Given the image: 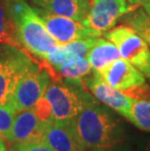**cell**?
I'll return each instance as SVG.
<instances>
[{
  "mask_svg": "<svg viewBox=\"0 0 150 151\" xmlns=\"http://www.w3.org/2000/svg\"><path fill=\"white\" fill-rule=\"evenodd\" d=\"M43 140L54 151H85L73 131L71 121L53 119L46 123Z\"/></svg>",
  "mask_w": 150,
  "mask_h": 151,
  "instance_id": "cell-10",
  "label": "cell"
},
{
  "mask_svg": "<svg viewBox=\"0 0 150 151\" xmlns=\"http://www.w3.org/2000/svg\"><path fill=\"white\" fill-rule=\"evenodd\" d=\"M121 58L119 50L111 41L98 38L91 48L87 59L94 71L100 72L105 66Z\"/></svg>",
  "mask_w": 150,
  "mask_h": 151,
  "instance_id": "cell-12",
  "label": "cell"
},
{
  "mask_svg": "<svg viewBox=\"0 0 150 151\" xmlns=\"http://www.w3.org/2000/svg\"><path fill=\"white\" fill-rule=\"evenodd\" d=\"M98 73L107 84L123 93L146 83L145 76L132 63L121 58Z\"/></svg>",
  "mask_w": 150,
  "mask_h": 151,
  "instance_id": "cell-8",
  "label": "cell"
},
{
  "mask_svg": "<svg viewBox=\"0 0 150 151\" xmlns=\"http://www.w3.org/2000/svg\"><path fill=\"white\" fill-rule=\"evenodd\" d=\"M18 151H54L44 140L24 144H15Z\"/></svg>",
  "mask_w": 150,
  "mask_h": 151,
  "instance_id": "cell-21",
  "label": "cell"
},
{
  "mask_svg": "<svg viewBox=\"0 0 150 151\" xmlns=\"http://www.w3.org/2000/svg\"><path fill=\"white\" fill-rule=\"evenodd\" d=\"M79 84L50 82L44 97L50 102L53 117L59 121H71L94 98L79 88Z\"/></svg>",
  "mask_w": 150,
  "mask_h": 151,
  "instance_id": "cell-2",
  "label": "cell"
},
{
  "mask_svg": "<svg viewBox=\"0 0 150 151\" xmlns=\"http://www.w3.org/2000/svg\"><path fill=\"white\" fill-rule=\"evenodd\" d=\"M0 151H6V143L5 139L0 136Z\"/></svg>",
  "mask_w": 150,
  "mask_h": 151,
  "instance_id": "cell-25",
  "label": "cell"
},
{
  "mask_svg": "<svg viewBox=\"0 0 150 151\" xmlns=\"http://www.w3.org/2000/svg\"><path fill=\"white\" fill-rule=\"evenodd\" d=\"M139 7L127 0H92L90 11L82 22L101 35L115 27L121 18Z\"/></svg>",
  "mask_w": 150,
  "mask_h": 151,
  "instance_id": "cell-5",
  "label": "cell"
},
{
  "mask_svg": "<svg viewBox=\"0 0 150 151\" xmlns=\"http://www.w3.org/2000/svg\"><path fill=\"white\" fill-rule=\"evenodd\" d=\"M119 50L121 57L138 68L150 81V49L147 43L127 24H120L104 33Z\"/></svg>",
  "mask_w": 150,
  "mask_h": 151,
  "instance_id": "cell-3",
  "label": "cell"
},
{
  "mask_svg": "<svg viewBox=\"0 0 150 151\" xmlns=\"http://www.w3.org/2000/svg\"><path fill=\"white\" fill-rule=\"evenodd\" d=\"M129 121L139 130L150 133V101L133 99Z\"/></svg>",
  "mask_w": 150,
  "mask_h": 151,
  "instance_id": "cell-16",
  "label": "cell"
},
{
  "mask_svg": "<svg viewBox=\"0 0 150 151\" xmlns=\"http://www.w3.org/2000/svg\"><path fill=\"white\" fill-rule=\"evenodd\" d=\"M0 44L25 51L19 40L17 27L9 11L8 0H0Z\"/></svg>",
  "mask_w": 150,
  "mask_h": 151,
  "instance_id": "cell-13",
  "label": "cell"
},
{
  "mask_svg": "<svg viewBox=\"0 0 150 151\" xmlns=\"http://www.w3.org/2000/svg\"><path fill=\"white\" fill-rule=\"evenodd\" d=\"M54 69L69 83L81 84L82 79L91 73L92 66L87 58H79Z\"/></svg>",
  "mask_w": 150,
  "mask_h": 151,
  "instance_id": "cell-14",
  "label": "cell"
},
{
  "mask_svg": "<svg viewBox=\"0 0 150 151\" xmlns=\"http://www.w3.org/2000/svg\"><path fill=\"white\" fill-rule=\"evenodd\" d=\"M97 39L98 38H88V39L77 40L65 44V46L67 48V50L76 59H79V58H87L91 48L95 44Z\"/></svg>",
  "mask_w": 150,
  "mask_h": 151,
  "instance_id": "cell-18",
  "label": "cell"
},
{
  "mask_svg": "<svg viewBox=\"0 0 150 151\" xmlns=\"http://www.w3.org/2000/svg\"><path fill=\"white\" fill-rule=\"evenodd\" d=\"M127 1L129 3H131V4H133V5H139V6L140 0H127Z\"/></svg>",
  "mask_w": 150,
  "mask_h": 151,
  "instance_id": "cell-26",
  "label": "cell"
},
{
  "mask_svg": "<svg viewBox=\"0 0 150 151\" xmlns=\"http://www.w3.org/2000/svg\"><path fill=\"white\" fill-rule=\"evenodd\" d=\"M81 84L87 87L92 94L106 106L116 111L128 120L130 119L133 99L128 97L119 90L112 88L97 71L93 72L91 76H85L82 79Z\"/></svg>",
  "mask_w": 150,
  "mask_h": 151,
  "instance_id": "cell-7",
  "label": "cell"
},
{
  "mask_svg": "<svg viewBox=\"0 0 150 151\" xmlns=\"http://www.w3.org/2000/svg\"><path fill=\"white\" fill-rule=\"evenodd\" d=\"M88 151H133L132 147H128L125 145L113 147V148H103V147H95V148L88 149Z\"/></svg>",
  "mask_w": 150,
  "mask_h": 151,
  "instance_id": "cell-23",
  "label": "cell"
},
{
  "mask_svg": "<svg viewBox=\"0 0 150 151\" xmlns=\"http://www.w3.org/2000/svg\"><path fill=\"white\" fill-rule=\"evenodd\" d=\"M139 5L142 6L144 12L150 17V0H140Z\"/></svg>",
  "mask_w": 150,
  "mask_h": 151,
  "instance_id": "cell-24",
  "label": "cell"
},
{
  "mask_svg": "<svg viewBox=\"0 0 150 151\" xmlns=\"http://www.w3.org/2000/svg\"><path fill=\"white\" fill-rule=\"evenodd\" d=\"M133 151H150V137H140L136 142Z\"/></svg>",
  "mask_w": 150,
  "mask_h": 151,
  "instance_id": "cell-22",
  "label": "cell"
},
{
  "mask_svg": "<svg viewBox=\"0 0 150 151\" xmlns=\"http://www.w3.org/2000/svg\"><path fill=\"white\" fill-rule=\"evenodd\" d=\"M8 151H18V150H17V148H16V146H14V147H12L11 149H9Z\"/></svg>",
  "mask_w": 150,
  "mask_h": 151,
  "instance_id": "cell-27",
  "label": "cell"
},
{
  "mask_svg": "<svg viewBox=\"0 0 150 151\" xmlns=\"http://www.w3.org/2000/svg\"><path fill=\"white\" fill-rule=\"evenodd\" d=\"M122 21L132 27L150 47V17L143 9L136 8L124 16Z\"/></svg>",
  "mask_w": 150,
  "mask_h": 151,
  "instance_id": "cell-15",
  "label": "cell"
},
{
  "mask_svg": "<svg viewBox=\"0 0 150 151\" xmlns=\"http://www.w3.org/2000/svg\"><path fill=\"white\" fill-rule=\"evenodd\" d=\"M31 109L34 111L37 118L43 123H48L54 119L51 104L44 96L34 104V106Z\"/></svg>",
  "mask_w": 150,
  "mask_h": 151,
  "instance_id": "cell-19",
  "label": "cell"
},
{
  "mask_svg": "<svg viewBox=\"0 0 150 151\" xmlns=\"http://www.w3.org/2000/svg\"><path fill=\"white\" fill-rule=\"evenodd\" d=\"M33 9L39 16L48 32L60 45H65L73 41L88 38L100 37L95 31L85 27L82 22L52 14L39 7Z\"/></svg>",
  "mask_w": 150,
  "mask_h": 151,
  "instance_id": "cell-6",
  "label": "cell"
},
{
  "mask_svg": "<svg viewBox=\"0 0 150 151\" xmlns=\"http://www.w3.org/2000/svg\"><path fill=\"white\" fill-rule=\"evenodd\" d=\"M16 114L17 111L10 102L0 105V136L5 139L11 132Z\"/></svg>",
  "mask_w": 150,
  "mask_h": 151,
  "instance_id": "cell-17",
  "label": "cell"
},
{
  "mask_svg": "<svg viewBox=\"0 0 150 151\" xmlns=\"http://www.w3.org/2000/svg\"><path fill=\"white\" fill-rule=\"evenodd\" d=\"M46 65H36L19 77L10 99L17 112L31 109L45 94L51 79Z\"/></svg>",
  "mask_w": 150,
  "mask_h": 151,
  "instance_id": "cell-4",
  "label": "cell"
},
{
  "mask_svg": "<svg viewBox=\"0 0 150 151\" xmlns=\"http://www.w3.org/2000/svg\"><path fill=\"white\" fill-rule=\"evenodd\" d=\"M36 7L52 14L82 22L88 15L92 0H30Z\"/></svg>",
  "mask_w": 150,
  "mask_h": 151,
  "instance_id": "cell-11",
  "label": "cell"
},
{
  "mask_svg": "<svg viewBox=\"0 0 150 151\" xmlns=\"http://www.w3.org/2000/svg\"><path fill=\"white\" fill-rule=\"evenodd\" d=\"M73 131L81 146L87 149L113 148L125 145L126 132L108 106L92 101L71 120Z\"/></svg>",
  "mask_w": 150,
  "mask_h": 151,
  "instance_id": "cell-1",
  "label": "cell"
},
{
  "mask_svg": "<svg viewBox=\"0 0 150 151\" xmlns=\"http://www.w3.org/2000/svg\"><path fill=\"white\" fill-rule=\"evenodd\" d=\"M46 123L41 122L32 109L17 112L7 139L13 144L43 140Z\"/></svg>",
  "mask_w": 150,
  "mask_h": 151,
  "instance_id": "cell-9",
  "label": "cell"
},
{
  "mask_svg": "<svg viewBox=\"0 0 150 151\" xmlns=\"http://www.w3.org/2000/svg\"><path fill=\"white\" fill-rule=\"evenodd\" d=\"M124 94L133 99L150 101V86L145 83V84L138 86L136 88L128 90V91L124 92Z\"/></svg>",
  "mask_w": 150,
  "mask_h": 151,
  "instance_id": "cell-20",
  "label": "cell"
}]
</instances>
